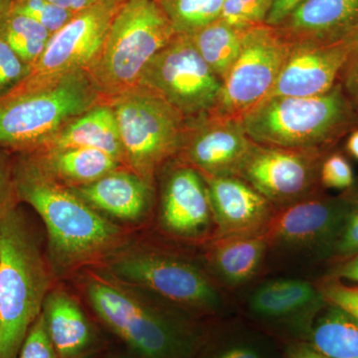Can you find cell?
Here are the masks:
<instances>
[{"label": "cell", "instance_id": "6da1fadb", "mask_svg": "<svg viewBox=\"0 0 358 358\" xmlns=\"http://www.w3.org/2000/svg\"><path fill=\"white\" fill-rule=\"evenodd\" d=\"M14 181L20 203L31 207L43 222L54 274L103 262L126 244L122 227L51 178L27 154H14Z\"/></svg>", "mask_w": 358, "mask_h": 358}, {"label": "cell", "instance_id": "7a4b0ae2", "mask_svg": "<svg viewBox=\"0 0 358 358\" xmlns=\"http://www.w3.org/2000/svg\"><path fill=\"white\" fill-rule=\"evenodd\" d=\"M52 271L36 224L20 203L0 217V358H17L51 291Z\"/></svg>", "mask_w": 358, "mask_h": 358}, {"label": "cell", "instance_id": "3957f363", "mask_svg": "<svg viewBox=\"0 0 358 358\" xmlns=\"http://www.w3.org/2000/svg\"><path fill=\"white\" fill-rule=\"evenodd\" d=\"M85 294L101 320L141 358H192L201 334L152 296L105 270L85 275Z\"/></svg>", "mask_w": 358, "mask_h": 358}, {"label": "cell", "instance_id": "277c9868", "mask_svg": "<svg viewBox=\"0 0 358 358\" xmlns=\"http://www.w3.org/2000/svg\"><path fill=\"white\" fill-rule=\"evenodd\" d=\"M264 147L327 152L358 128V110L341 83L313 96H270L241 120Z\"/></svg>", "mask_w": 358, "mask_h": 358}, {"label": "cell", "instance_id": "5b68a950", "mask_svg": "<svg viewBox=\"0 0 358 358\" xmlns=\"http://www.w3.org/2000/svg\"><path fill=\"white\" fill-rule=\"evenodd\" d=\"M176 34L155 0H124L86 70L106 102L136 88L150 61Z\"/></svg>", "mask_w": 358, "mask_h": 358}, {"label": "cell", "instance_id": "8992f818", "mask_svg": "<svg viewBox=\"0 0 358 358\" xmlns=\"http://www.w3.org/2000/svg\"><path fill=\"white\" fill-rule=\"evenodd\" d=\"M103 102L86 70L32 91L0 96V150L22 154L43 147L63 127Z\"/></svg>", "mask_w": 358, "mask_h": 358}, {"label": "cell", "instance_id": "52a82bcc", "mask_svg": "<svg viewBox=\"0 0 358 358\" xmlns=\"http://www.w3.org/2000/svg\"><path fill=\"white\" fill-rule=\"evenodd\" d=\"M106 272L167 305L214 313L222 298L210 275L185 257L152 247H127L103 261Z\"/></svg>", "mask_w": 358, "mask_h": 358}, {"label": "cell", "instance_id": "ba28073f", "mask_svg": "<svg viewBox=\"0 0 358 358\" xmlns=\"http://www.w3.org/2000/svg\"><path fill=\"white\" fill-rule=\"evenodd\" d=\"M107 103L117 119L124 166L152 183L159 167L178 157L185 117L159 94L143 86Z\"/></svg>", "mask_w": 358, "mask_h": 358}, {"label": "cell", "instance_id": "9c48e42d", "mask_svg": "<svg viewBox=\"0 0 358 358\" xmlns=\"http://www.w3.org/2000/svg\"><path fill=\"white\" fill-rule=\"evenodd\" d=\"M292 43L275 26L247 28L239 56L222 83L211 114L241 121L270 96Z\"/></svg>", "mask_w": 358, "mask_h": 358}, {"label": "cell", "instance_id": "30bf717a", "mask_svg": "<svg viewBox=\"0 0 358 358\" xmlns=\"http://www.w3.org/2000/svg\"><path fill=\"white\" fill-rule=\"evenodd\" d=\"M138 86L159 94L189 121L213 112L222 82L201 57L192 37L176 34L150 61Z\"/></svg>", "mask_w": 358, "mask_h": 358}, {"label": "cell", "instance_id": "8fae6325", "mask_svg": "<svg viewBox=\"0 0 358 358\" xmlns=\"http://www.w3.org/2000/svg\"><path fill=\"white\" fill-rule=\"evenodd\" d=\"M124 0H101L75 14L52 35L42 55L27 75L4 95L38 89L59 77L87 70L102 49L113 18Z\"/></svg>", "mask_w": 358, "mask_h": 358}, {"label": "cell", "instance_id": "7c38bea8", "mask_svg": "<svg viewBox=\"0 0 358 358\" xmlns=\"http://www.w3.org/2000/svg\"><path fill=\"white\" fill-rule=\"evenodd\" d=\"M355 202L319 193L275 209L265 232L268 248L308 256L333 253Z\"/></svg>", "mask_w": 358, "mask_h": 358}, {"label": "cell", "instance_id": "4fadbf2b", "mask_svg": "<svg viewBox=\"0 0 358 358\" xmlns=\"http://www.w3.org/2000/svg\"><path fill=\"white\" fill-rule=\"evenodd\" d=\"M327 152L256 145L238 178L253 186L275 209L319 194Z\"/></svg>", "mask_w": 358, "mask_h": 358}, {"label": "cell", "instance_id": "5bb4252c", "mask_svg": "<svg viewBox=\"0 0 358 358\" xmlns=\"http://www.w3.org/2000/svg\"><path fill=\"white\" fill-rule=\"evenodd\" d=\"M256 145L239 120L208 114L186 121L176 157L202 176H238Z\"/></svg>", "mask_w": 358, "mask_h": 358}, {"label": "cell", "instance_id": "9a60e30c", "mask_svg": "<svg viewBox=\"0 0 358 358\" xmlns=\"http://www.w3.org/2000/svg\"><path fill=\"white\" fill-rule=\"evenodd\" d=\"M159 223L167 234L185 241L216 237V223L202 174L183 162L166 174L160 197Z\"/></svg>", "mask_w": 358, "mask_h": 358}, {"label": "cell", "instance_id": "2e32d148", "mask_svg": "<svg viewBox=\"0 0 358 358\" xmlns=\"http://www.w3.org/2000/svg\"><path fill=\"white\" fill-rule=\"evenodd\" d=\"M358 33L336 42H294L270 96H313L338 83ZM267 98V99H268Z\"/></svg>", "mask_w": 358, "mask_h": 358}, {"label": "cell", "instance_id": "e0dca14e", "mask_svg": "<svg viewBox=\"0 0 358 358\" xmlns=\"http://www.w3.org/2000/svg\"><path fill=\"white\" fill-rule=\"evenodd\" d=\"M202 176L216 223V237L265 234L275 208L260 192L238 176Z\"/></svg>", "mask_w": 358, "mask_h": 358}, {"label": "cell", "instance_id": "ac0fdd59", "mask_svg": "<svg viewBox=\"0 0 358 358\" xmlns=\"http://www.w3.org/2000/svg\"><path fill=\"white\" fill-rule=\"evenodd\" d=\"M71 189L106 217L124 222L140 223L150 214L154 201L152 183L124 166Z\"/></svg>", "mask_w": 358, "mask_h": 358}, {"label": "cell", "instance_id": "d6986e66", "mask_svg": "<svg viewBox=\"0 0 358 358\" xmlns=\"http://www.w3.org/2000/svg\"><path fill=\"white\" fill-rule=\"evenodd\" d=\"M289 42H336L358 33V0H305L275 26Z\"/></svg>", "mask_w": 358, "mask_h": 358}, {"label": "cell", "instance_id": "ffe728a7", "mask_svg": "<svg viewBox=\"0 0 358 358\" xmlns=\"http://www.w3.org/2000/svg\"><path fill=\"white\" fill-rule=\"evenodd\" d=\"M324 303L319 288L312 282L286 278L263 282L250 296L248 306L255 317L266 322L303 320L307 331Z\"/></svg>", "mask_w": 358, "mask_h": 358}, {"label": "cell", "instance_id": "44dd1931", "mask_svg": "<svg viewBox=\"0 0 358 358\" xmlns=\"http://www.w3.org/2000/svg\"><path fill=\"white\" fill-rule=\"evenodd\" d=\"M268 250L265 234L216 237L205 257L212 274L229 287L247 284L260 272Z\"/></svg>", "mask_w": 358, "mask_h": 358}, {"label": "cell", "instance_id": "7402d4cb", "mask_svg": "<svg viewBox=\"0 0 358 358\" xmlns=\"http://www.w3.org/2000/svg\"><path fill=\"white\" fill-rule=\"evenodd\" d=\"M95 148L110 155L124 166V154L114 110L109 103H98L63 127L43 147Z\"/></svg>", "mask_w": 358, "mask_h": 358}, {"label": "cell", "instance_id": "603a6c76", "mask_svg": "<svg viewBox=\"0 0 358 358\" xmlns=\"http://www.w3.org/2000/svg\"><path fill=\"white\" fill-rule=\"evenodd\" d=\"M22 154L29 155L45 173L69 188L88 185L124 166L110 155L95 148H40Z\"/></svg>", "mask_w": 358, "mask_h": 358}, {"label": "cell", "instance_id": "cb8c5ba5", "mask_svg": "<svg viewBox=\"0 0 358 358\" xmlns=\"http://www.w3.org/2000/svg\"><path fill=\"white\" fill-rule=\"evenodd\" d=\"M42 313L59 357H79L92 345L91 324L81 306L65 289L49 292Z\"/></svg>", "mask_w": 358, "mask_h": 358}, {"label": "cell", "instance_id": "d4e9b609", "mask_svg": "<svg viewBox=\"0 0 358 358\" xmlns=\"http://www.w3.org/2000/svg\"><path fill=\"white\" fill-rule=\"evenodd\" d=\"M307 343L327 358H358V320L327 303L315 313Z\"/></svg>", "mask_w": 358, "mask_h": 358}, {"label": "cell", "instance_id": "484cf974", "mask_svg": "<svg viewBox=\"0 0 358 358\" xmlns=\"http://www.w3.org/2000/svg\"><path fill=\"white\" fill-rule=\"evenodd\" d=\"M245 30L218 20L190 35L201 57L222 83L239 56Z\"/></svg>", "mask_w": 358, "mask_h": 358}, {"label": "cell", "instance_id": "4316f807", "mask_svg": "<svg viewBox=\"0 0 358 358\" xmlns=\"http://www.w3.org/2000/svg\"><path fill=\"white\" fill-rule=\"evenodd\" d=\"M52 35L37 21L13 10L0 24V36L28 67L38 60Z\"/></svg>", "mask_w": 358, "mask_h": 358}, {"label": "cell", "instance_id": "83f0119b", "mask_svg": "<svg viewBox=\"0 0 358 358\" xmlns=\"http://www.w3.org/2000/svg\"><path fill=\"white\" fill-rule=\"evenodd\" d=\"M178 34L192 35L218 20L224 0H155Z\"/></svg>", "mask_w": 358, "mask_h": 358}, {"label": "cell", "instance_id": "f1b7e54d", "mask_svg": "<svg viewBox=\"0 0 358 358\" xmlns=\"http://www.w3.org/2000/svg\"><path fill=\"white\" fill-rule=\"evenodd\" d=\"M275 0H224L220 18L226 24L247 29L264 24Z\"/></svg>", "mask_w": 358, "mask_h": 358}, {"label": "cell", "instance_id": "f546056e", "mask_svg": "<svg viewBox=\"0 0 358 358\" xmlns=\"http://www.w3.org/2000/svg\"><path fill=\"white\" fill-rule=\"evenodd\" d=\"M10 10L32 18L54 34L75 15L49 0H13Z\"/></svg>", "mask_w": 358, "mask_h": 358}, {"label": "cell", "instance_id": "4dcf8cb0", "mask_svg": "<svg viewBox=\"0 0 358 358\" xmlns=\"http://www.w3.org/2000/svg\"><path fill=\"white\" fill-rule=\"evenodd\" d=\"M320 185L333 189H348L355 183V173L345 155L334 152L322 159L320 169Z\"/></svg>", "mask_w": 358, "mask_h": 358}, {"label": "cell", "instance_id": "1f68e13d", "mask_svg": "<svg viewBox=\"0 0 358 358\" xmlns=\"http://www.w3.org/2000/svg\"><path fill=\"white\" fill-rule=\"evenodd\" d=\"M17 358H57L43 313H40L30 327Z\"/></svg>", "mask_w": 358, "mask_h": 358}, {"label": "cell", "instance_id": "d6a6232c", "mask_svg": "<svg viewBox=\"0 0 358 358\" xmlns=\"http://www.w3.org/2000/svg\"><path fill=\"white\" fill-rule=\"evenodd\" d=\"M29 67L0 36V96L15 87L27 75Z\"/></svg>", "mask_w": 358, "mask_h": 358}, {"label": "cell", "instance_id": "836d02e7", "mask_svg": "<svg viewBox=\"0 0 358 358\" xmlns=\"http://www.w3.org/2000/svg\"><path fill=\"white\" fill-rule=\"evenodd\" d=\"M20 204L14 181V154L0 150V217Z\"/></svg>", "mask_w": 358, "mask_h": 358}, {"label": "cell", "instance_id": "e575fe53", "mask_svg": "<svg viewBox=\"0 0 358 358\" xmlns=\"http://www.w3.org/2000/svg\"><path fill=\"white\" fill-rule=\"evenodd\" d=\"M317 288L327 303L338 306L358 320V287L345 286L336 280H329Z\"/></svg>", "mask_w": 358, "mask_h": 358}, {"label": "cell", "instance_id": "d590c367", "mask_svg": "<svg viewBox=\"0 0 358 358\" xmlns=\"http://www.w3.org/2000/svg\"><path fill=\"white\" fill-rule=\"evenodd\" d=\"M333 254L345 259L358 254V202H355L345 219Z\"/></svg>", "mask_w": 358, "mask_h": 358}, {"label": "cell", "instance_id": "8d00e7d4", "mask_svg": "<svg viewBox=\"0 0 358 358\" xmlns=\"http://www.w3.org/2000/svg\"><path fill=\"white\" fill-rule=\"evenodd\" d=\"M338 82L358 110V34Z\"/></svg>", "mask_w": 358, "mask_h": 358}, {"label": "cell", "instance_id": "74e56055", "mask_svg": "<svg viewBox=\"0 0 358 358\" xmlns=\"http://www.w3.org/2000/svg\"><path fill=\"white\" fill-rule=\"evenodd\" d=\"M211 358H265V352L253 341H235L220 346Z\"/></svg>", "mask_w": 358, "mask_h": 358}, {"label": "cell", "instance_id": "f35d334b", "mask_svg": "<svg viewBox=\"0 0 358 358\" xmlns=\"http://www.w3.org/2000/svg\"><path fill=\"white\" fill-rule=\"evenodd\" d=\"M305 0H275L267 16L265 24L278 26L286 20L292 11Z\"/></svg>", "mask_w": 358, "mask_h": 358}, {"label": "cell", "instance_id": "ab89813d", "mask_svg": "<svg viewBox=\"0 0 358 358\" xmlns=\"http://www.w3.org/2000/svg\"><path fill=\"white\" fill-rule=\"evenodd\" d=\"M286 358H327L305 341L291 343L286 350Z\"/></svg>", "mask_w": 358, "mask_h": 358}, {"label": "cell", "instance_id": "60d3db41", "mask_svg": "<svg viewBox=\"0 0 358 358\" xmlns=\"http://www.w3.org/2000/svg\"><path fill=\"white\" fill-rule=\"evenodd\" d=\"M336 274L339 278L358 282V254L346 258L336 270Z\"/></svg>", "mask_w": 358, "mask_h": 358}, {"label": "cell", "instance_id": "b9f144b4", "mask_svg": "<svg viewBox=\"0 0 358 358\" xmlns=\"http://www.w3.org/2000/svg\"><path fill=\"white\" fill-rule=\"evenodd\" d=\"M56 6L67 9L71 13H78L89 7L95 6L101 0H49Z\"/></svg>", "mask_w": 358, "mask_h": 358}, {"label": "cell", "instance_id": "7bdbcfd3", "mask_svg": "<svg viewBox=\"0 0 358 358\" xmlns=\"http://www.w3.org/2000/svg\"><path fill=\"white\" fill-rule=\"evenodd\" d=\"M345 148L348 154L358 160V128L353 129L352 133L348 134Z\"/></svg>", "mask_w": 358, "mask_h": 358}, {"label": "cell", "instance_id": "ee69618b", "mask_svg": "<svg viewBox=\"0 0 358 358\" xmlns=\"http://www.w3.org/2000/svg\"><path fill=\"white\" fill-rule=\"evenodd\" d=\"M11 3L13 0H0V24L6 18L7 13L10 11Z\"/></svg>", "mask_w": 358, "mask_h": 358}]
</instances>
